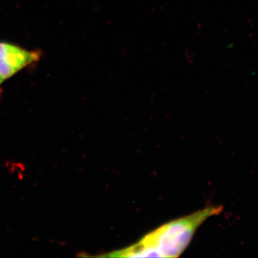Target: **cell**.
<instances>
[{
  "label": "cell",
  "instance_id": "obj_3",
  "mask_svg": "<svg viewBox=\"0 0 258 258\" xmlns=\"http://www.w3.org/2000/svg\"><path fill=\"white\" fill-rule=\"evenodd\" d=\"M4 79H3V78L0 76V88H1L2 85H3V83H4Z\"/></svg>",
  "mask_w": 258,
  "mask_h": 258
},
{
  "label": "cell",
  "instance_id": "obj_2",
  "mask_svg": "<svg viewBox=\"0 0 258 258\" xmlns=\"http://www.w3.org/2000/svg\"><path fill=\"white\" fill-rule=\"evenodd\" d=\"M40 51L28 50L10 42H0V76L4 81L40 59Z\"/></svg>",
  "mask_w": 258,
  "mask_h": 258
},
{
  "label": "cell",
  "instance_id": "obj_1",
  "mask_svg": "<svg viewBox=\"0 0 258 258\" xmlns=\"http://www.w3.org/2000/svg\"><path fill=\"white\" fill-rule=\"evenodd\" d=\"M222 206H210L160 226L125 248L98 255L108 257H176L188 247L199 227L220 215Z\"/></svg>",
  "mask_w": 258,
  "mask_h": 258
}]
</instances>
